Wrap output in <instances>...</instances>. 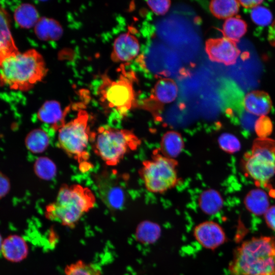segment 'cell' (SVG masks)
<instances>
[{"label":"cell","instance_id":"obj_1","mask_svg":"<svg viewBox=\"0 0 275 275\" xmlns=\"http://www.w3.org/2000/svg\"><path fill=\"white\" fill-rule=\"evenodd\" d=\"M47 71L43 56L36 49L18 51L0 61V85L27 91L41 81Z\"/></svg>","mask_w":275,"mask_h":275},{"label":"cell","instance_id":"obj_2","mask_svg":"<svg viewBox=\"0 0 275 275\" xmlns=\"http://www.w3.org/2000/svg\"><path fill=\"white\" fill-rule=\"evenodd\" d=\"M229 269L232 275H275V240L263 236L243 242Z\"/></svg>","mask_w":275,"mask_h":275},{"label":"cell","instance_id":"obj_3","mask_svg":"<svg viewBox=\"0 0 275 275\" xmlns=\"http://www.w3.org/2000/svg\"><path fill=\"white\" fill-rule=\"evenodd\" d=\"M95 202V196L89 188L79 184H63L56 200L47 205L45 216L48 220L74 228L82 216L94 207Z\"/></svg>","mask_w":275,"mask_h":275},{"label":"cell","instance_id":"obj_4","mask_svg":"<svg viewBox=\"0 0 275 275\" xmlns=\"http://www.w3.org/2000/svg\"><path fill=\"white\" fill-rule=\"evenodd\" d=\"M94 152L108 166L117 165L125 155L135 151L141 140L133 131L109 126L99 127L92 134Z\"/></svg>","mask_w":275,"mask_h":275},{"label":"cell","instance_id":"obj_5","mask_svg":"<svg viewBox=\"0 0 275 275\" xmlns=\"http://www.w3.org/2000/svg\"><path fill=\"white\" fill-rule=\"evenodd\" d=\"M88 120V113L80 110L74 119L64 123L58 129L59 146L78 162L80 169L83 171L88 170L91 167L88 161L89 154L87 148L92 135Z\"/></svg>","mask_w":275,"mask_h":275},{"label":"cell","instance_id":"obj_6","mask_svg":"<svg viewBox=\"0 0 275 275\" xmlns=\"http://www.w3.org/2000/svg\"><path fill=\"white\" fill-rule=\"evenodd\" d=\"M178 164L176 159L164 156L157 148L150 159L143 161L139 174L148 191L163 194L179 183Z\"/></svg>","mask_w":275,"mask_h":275},{"label":"cell","instance_id":"obj_7","mask_svg":"<svg viewBox=\"0 0 275 275\" xmlns=\"http://www.w3.org/2000/svg\"><path fill=\"white\" fill-rule=\"evenodd\" d=\"M120 69L121 74L117 80L111 79L107 75H102L97 94L104 105L124 116L136 105L133 85L135 76L132 72L126 71L123 65Z\"/></svg>","mask_w":275,"mask_h":275},{"label":"cell","instance_id":"obj_8","mask_svg":"<svg viewBox=\"0 0 275 275\" xmlns=\"http://www.w3.org/2000/svg\"><path fill=\"white\" fill-rule=\"evenodd\" d=\"M116 175V172L112 170H104L94 176L99 197L111 210L121 208L125 201L124 190L119 184Z\"/></svg>","mask_w":275,"mask_h":275},{"label":"cell","instance_id":"obj_9","mask_svg":"<svg viewBox=\"0 0 275 275\" xmlns=\"http://www.w3.org/2000/svg\"><path fill=\"white\" fill-rule=\"evenodd\" d=\"M178 91V86L173 79L161 78L155 83L149 97L143 101V108L156 115L164 104L175 100Z\"/></svg>","mask_w":275,"mask_h":275},{"label":"cell","instance_id":"obj_10","mask_svg":"<svg viewBox=\"0 0 275 275\" xmlns=\"http://www.w3.org/2000/svg\"><path fill=\"white\" fill-rule=\"evenodd\" d=\"M205 51L210 61L227 66L235 64L240 53L235 42L224 37L207 40Z\"/></svg>","mask_w":275,"mask_h":275},{"label":"cell","instance_id":"obj_11","mask_svg":"<svg viewBox=\"0 0 275 275\" xmlns=\"http://www.w3.org/2000/svg\"><path fill=\"white\" fill-rule=\"evenodd\" d=\"M194 236L204 248L213 250L224 243L225 233L217 223L207 221L197 225L194 229Z\"/></svg>","mask_w":275,"mask_h":275},{"label":"cell","instance_id":"obj_12","mask_svg":"<svg viewBox=\"0 0 275 275\" xmlns=\"http://www.w3.org/2000/svg\"><path fill=\"white\" fill-rule=\"evenodd\" d=\"M140 48L139 40L132 34H121L113 43L111 59L117 63L131 61L138 55Z\"/></svg>","mask_w":275,"mask_h":275},{"label":"cell","instance_id":"obj_13","mask_svg":"<svg viewBox=\"0 0 275 275\" xmlns=\"http://www.w3.org/2000/svg\"><path fill=\"white\" fill-rule=\"evenodd\" d=\"M246 174L259 185H266L275 175V162L254 156L246 155L244 160Z\"/></svg>","mask_w":275,"mask_h":275},{"label":"cell","instance_id":"obj_14","mask_svg":"<svg viewBox=\"0 0 275 275\" xmlns=\"http://www.w3.org/2000/svg\"><path fill=\"white\" fill-rule=\"evenodd\" d=\"M245 110L249 113L262 116H266L272 108L269 95L261 90H254L247 93L243 100Z\"/></svg>","mask_w":275,"mask_h":275},{"label":"cell","instance_id":"obj_15","mask_svg":"<svg viewBox=\"0 0 275 275\" xmlns=\"http://www.w3.org/2000/svg\"><path fill=\"white\" fill-rule=\"evenodd\" d=\"M68 110L67 108L63 111L58 101L49 100L39 108L38 117L41 121L50 124L55 129H59L65 123V117Z\"/></svg>","mask_w":275,"mask_h":275},{"label":"cell","instance_id":"obj_16","mask_svg":"<svg viewBox=\"0 0 275 275\" xmlns=\"http://www.w3.org/2000/svg\"><path fill=\"white\" fill-rule=\"evenodd\" d=\"M18 51L10 31L9 16L0 7V61Z\"/></svg>","mask_w":275,"mask_h":275},{"label":"cell","instance_id":"obj_17","mask_svg":"<svg viewBox=\"0 0 275 275\" xmlns=\"http://www.w3.org/2000/svg\"><path fill=\"white\" fill-rule=\"evenodd\" d=\"M34 31L37 37L44 41L58 40L63 34V28L58 21L46 17L39 18Z\"/></svg>","mask_w":275,"mask_h":275},{"label":"cell","instance_id":"obj_18","mask_svg":"<svg viewBox=\"0 0 275 275\" xmlns=\"http://www.w3.org/2000/svg\"><path fill=\"white\" fill-rule=\"evenodd\" d=\"M184 147L181 134L175 130H169L162 136L159 149L164 156L174 159L179 155Z\"/></svg>","mask_w":275,"mask_h":275},{"label":"cell","instance_id":"obj_19","mask_svg":"<svg viewBox=\"0 0 275 275\" xmlns=\"http://www.w3.org/2000/svg\"><path fill=\"white\" fill-rule=\"evenodd\" d=\"M244 204L250 212L256 215L264 214L269 207L268 195L260 188L250 190L244 198Z\"/></svg>","mask_w":275,"mask_h":275},{"label":"cell","instance_id":"obj_20","mask_svg":"<svg viewBox=\"0 0 275 275\" xmlns=\"http://www.w3.org/2000/svg\"><path fill=\"white\" fill-rule=\"evenodd\" d=\"M198 204L203 212L208 215H213L222 208L223 199L218 191L209 188L200 194L198 198Z\"/></svg>","mask_w":275,"mask_h":275},{"label":"cell","instance_id":"obj_21","mask_svg":"<svg viewBox=\"0 0 275 275\" xmlns=\"http://www.w3.org/2000/svg\"><path fill=\"white\" fill-rule=\"evenodd\" d=\"M14 17L17 24L23 29L35 26L40 17L35 7L30 4H22L14 11Z\"/></svg>","mask_w":275,"mask_h":275},{"label":"cell","instance_id":"obj_22","mask_svg":"<svg viewBox=\"0 0 275 275\" xmlns=\"http://www.w3.org/2000/svg\"><path fill=\"white\" fill-rule=\"evenodd\" d=\"M247 31V24L239 17H232L225 21L222 32L224 37L238 42Z\"/></svg>","mask_w":275,"mask_h":275},{"label":"cell","instance_id":"obj_23","mask_svg":"<svg viewBox=\"0 0 275 275\" xmlns=\"http://www.w3.org/2000/svg\"><path fill=\"white\" fill-rule=\"evenodd\" d=\"M240 4L235 0H214L210 2L209 9L214 16L218 19H228L239 11Z\"/></svg>","mask_w":275,"mask_h":275},{"label":"cell","instance_id":"obj_24","mask_svg":"<svg viewBox=\"0 0 275 275\" xmlns=\"http://www.w3.org/2000/svg\"><path fill=\"white\" fill-rule=\"evenodd\" d=\"M26 245L21 238L17 236L8 238L2 245V253L11 260H20L26 254Z\"/></svg>","mask_w":275,"mask_h":275},{"label":"cell","instance_id":"obj_25","mask_svg":"<svg viewBox=\"0 0 275 275\" xmlns=\"http://www.w3.org/2000/svg\"><path fill=\"white\" fill-rule=\"evenodd\" d=\"M251 154L275 162V140L268 138L256 139L253 143Z\"/></svg>","mask_w":275,"mask_h":275},{"label":"cell","instance_id":"obj_26","mask_svg":"<svg viewBox=\"0 0 275 275\" xmlns=\"http://www.w3.org/2000/svg\"><path fill=\"white\" fill-rule=\"evenodd\" d=\"M49 138L46 132L41 129L33 131L28 136L26 145L28 148L35 153H40L47 148Z\"/></svg>","mask_w":275,"mask_h":275},{"label":"cell","instance_id":"obj_27","mask_svg":"<svg viewBox=\"0 0 275 275\" xmlns=\"http://www.w3.org/2000/svg\"><path fill=\"white\" fill-rule=\"evenodd\" d=\"M64 272L65 275H102L96 265L81 260L67 265Z\"/></svg>","mask_w":275,"mask_h":275},{"label":"cell","instance_id":"obj_28","mask_svg":"<svg viewBox=\"0 0 275 275\" xmlns=\"http://www.w3.org/2000/svg\"><path fill=\"white\" fill-rule=\"evenodd\" d=\"M159 227L153 223L145 221L138 227L136 234L138 240L145 243L155 241L159 235Z\"/></svg>","mask_w":275,"mask_h":275},{"label":"cell","instance_id":"obj_29","mask_svg":"<svg viewBox=\"0 0 275 275\" xmlns=\"http://www.w3.org/2000/svg\"><path fill=\"white\" fill-rule=\"evenodd\" d=\"M35 171L42 179L49 180L56 175V167L54 163L47 157H40L36 161Z\"/></svg>","mask_w":275,"mask_h":275},{"label":"cell","instance_id":"obj_30","mask_svg":"<svg viewBox=\"0 0 275 275\" xmlns=\"http://www.w3.org/2000/svg\"><path fill=\"white\" fill-rule=\"evenodd\" d=\"M218 144L223 151L230 154L239 151L241 148V144L238 138L229 133L222 134L218 137Z\"/></svg>","mask_w":275,"mask_h":275},{"label":"cell","instance_id":"obj_31","mask_svg":"<svg viewBox=\"0 0 275 275\" xmlns=\"http://www.w3.org/2000/svg\"><path fill=\"white\" fill-rule=\"evenodd\" d=\"M251 17L256 24L264 26L270 24L273 18L271 11L267 8L260 5L252 9Z\"/></svg>","mask_w":275,"mask_h":275},{"label":"cell","instance_id":"obj_32","mask_svg":"<svg viewBox=\"0 0 275 275\" xmlns=\"http://www.w3.org/2000/svg\"><path fill=\"white\" fill-rule=\"evenodd\" d=\"M254 129L259 138H267L271 134L273 129L270 119L267 116H260L254 123Z\"/></svg>","mask_w":275,"mask_h":275},{"label":"cell","instance_id":"obj_33","mask_svg":"<svg viewBox=\"0 0 275 275\" xmlns=\"http://www.w3.org/2000/svg\"><path fill=\"white\" fill-rule=\"evenodd\" d=\"M146 3L152 11L157 15L166 14L171 6V1L168 0L149 1Z\"/></svg>","mask_w":275,"mask_h":275},{"label":"cell","instance_id":"obj_34","mask_svg":"<svg viewBox=\"0 0 275 275\" xmlns=\"http://www.w3.org/2000/svg\"><path fill=\"white\" fill-rule=\"evenodd\" d=\"M264 215L267 225L275 231V206L269 207Z\"/></svg>","mask_w":275,"mask_h":275},{"label":"cell","instance_id":"obj_35","mask_svg":"<svg viewBox=\"0 0 275 275\" xmlns=\"http://www.w3.org/2000/svg\"><path fill=\"white\" fill-rule=\"evenodd\" d=\"M240 5H241L243 7L250 9L254 8L258 6H259L262 3V1L259 0H250V1H238Z\"/></svg>","mask_w":275,"mask_h":275},{"label":"cell","instance_id":"obj_36","mask_svg":"<svg viewBox=\"0 0 275 275\" xmlns=\"http://www.w3.org/2000/svg\"><path fill=\"white\" fill-rule=\"evenodd\" d=\"M267 39L270 44L275 47V20L269 28Z\"/></svg>","mask_w":275,"mask_h":275}]
</instances>
